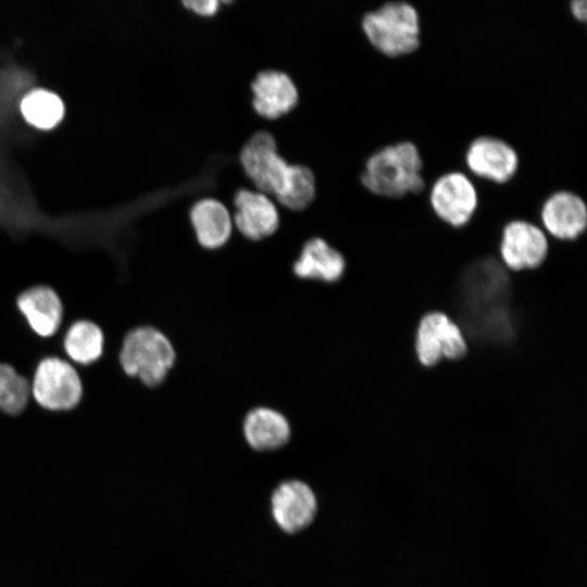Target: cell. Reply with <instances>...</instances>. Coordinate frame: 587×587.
Masks as SVG:
<instances>
[{
  "mask_svg": "<svg viewBox=\"0 0 587 587\" xmlns=\"http://www.w3.org/2000/svg\"><path fill=\"white\" fill-rule=\"evenodd\" d=\"M250 92L254 113L267 122L287 115L299 101L294 79L286 72L275 68L259 71L250 83Z\"/></svg>",
  "mask_w": 587,
  "mask_h": 587,
  "instance_id": "8fae6325",
  "label": "cell"
},
{
  "mask_svg": "<svg viewBox=\"0 0 587 587\" xmlns=\"http://www.w3.org/2000/svg\"><path fill=\"white\" fill-rule=\"evenodd\" d=\"M460 326L442 312L425 314L417 327L415 351L419 361L433 366L442 358L459 359L466 353Z\"/></svg>",
  "mask_w": 587,
  "mask_h": 587,
  "instance_id": "9c48e42d",
  "label": "cell"
},
{
  "mask_svg": "<svg viewBox=\"0 0 587 587\" xmlns=\"http://www.w3.org/2000/svg\"><path fill=\"white\" fill-rule=\"evenodd\" d=\"M174 361L172 344L153 327H138L128 332L120 351L123 371L138 377L148 387L163 383Z\"/></svg>",
  "mask_w": 587,
  "mask_h": 587,
  "instance_id": "5b68a950",
  "label": "cell"
},
{
  "mask_svg": "<svg viewBox=\"0 0 587 587\" xmlns=\"http://www.w3.org/2000/svg\"><path fill=\"white\" fill-rule=\"evenodd\" d=\"M20 108L24 118L41 129L54 127L64 115V104L61 98L43 88H36L27 92L23 97Z\"/></svg>",
  "mask_w": 587,
  "mask_h": 587,
  "instance_id": "ffe728a7",
  "label": "cell"
},
{
  "mask_svg": "<svg viewBox=\"0 0 587 587\" xmlns=\"http://www.w3.org/2000/svg\"><path fill=\"white\" fill-rule=\"evenodd\" d=\"M30 384L14 367L0 363V411L8 415L21 414L29 400Z\"/></svg>",
  "mask_w": 587,
  "mask_h": 587,
  "instance_id": "44dd1931",
  "label": "cell"
},
{
  "mask_svg": "<svg viewBox=\"0 0 587 587\" xmlns=\"http://www.w3.org/2000/svg\"><path fill=\"white\" fill-rule=\"evenodd\" d=\"M16 305L38 336L47 338L58 332L63 305L51 287L38 285L26 289L17 297Z\"/></svg>",
  "mask_w": 587,
  "mask_h": 587,
  "instance_id": "2e32d148",
  "label": "cell"
},
{
  "mask_svg": "<svg viewBox=\"0 0 587 587\" xmlns=\"http://www.w3.org/2000/svg\"><path fill=\"white\" fill-rule=\"evenodd\" d=\"M228 208L234 228L247 240H264L279 228V208L272 197L262 191L240 187L234 192Z\"/></svg>",
  "mask_w": 587,
  "mask_h": 587,
  "instance_id": "52a82bcc",
  "label": "cell"
},
{
  "mask_svg": "<svg viewBox=\"0 0 587 587\" xmlns=\"http://www.w3.org/2000/svg\"><path fill=\"white\" fill-rule=\"evenodd\" d=\"M183 7L201 18L213 17L220 10V0H180Z\"/></svg>",
  "mask_w": 587,
  "mask_h": 587,
  "instance_id": "7402d4cb",
  "label": "cell"
},
{
  "mask_svg": "<svg viewBox=\"0 0 587 587\" xmlns=\"http://www.w3.org/2000/svg\"><path fill=\"white\" fill-rule=\"evenodd\" d=\"M272 514L277 525L288 534L307 528L314 520L317 501L313 490L298 479L278 485L271 498Z\"/></svg>",
  "mask_w": 587,
  "mask_h": 587,
  "instance_id": "4fadbf2b",
  "label": "cell"
},
{
  "mask_svg": "<svg viewBox=\"0 0 587 587\" xmlns=\"http://www.w3.org/2000/svg\"><path fill=\"white\" fill-rule=\"evenodd\" d=\"M103 341V333L97 324L77 321L67 329L63 345L71 360L88 365L102 355Z\"/></svg>",
  "mask_w": 587,
  "mask_h": 587,
  "instance_id": "d6986e66",
  "label": "cell"
},
{
  "mask_svg": "<svg viewBox=\"0 0 587 587\" xmlns=\"http://www.w3.org/2000/svg\"><path fill=\"white\" fill-rule=\"evenodd\" d=\"M423 159L416 145L403 140L372 152L360 172L363 188L380 198L399 199L425 189Z\"/></svg>",
  "mask_w": 587,
  "mask_h": 587,
  "instance_id": "3957f363",
  "label": "cell"
},
{
  "mask_svg": "<svg viewBox=\"0 0 587 587\" xmlns=\"http://www.w3.org/2000/svg\"><path fill=\"white\" fill-rule=\"evenodd\" d=\"M548 248L546 233L528 221L514 220L502 229L500 254L508 268L520 271L539 266Z\"/></svg>",
  "mask_w": 587,
  "mask_h": 587,
  "instance_id": "7c38bea8",
  "label": "cell"
},
{
  "mask_svg": "<svg viewBox=\"0 0 587 587\" xmlns=\"http://www.w3.org/2000/svg\"><path fill=\"white\" fill-rule=\"evenodd\" d=\"M429 203L442 222L453 227H462L474 216L478 205V192L465 173L451 171L433 183Z\"/></svg>",
  "mask_w": 587,
  "mask_h": 587,
  "instance_id": "ba28073f",
  "label": "cell"
},
{
  "mask_svg": "<svg viewBox=\"0 0 587 587\" xmlns=\"http://www.w3.org/2000/svg\"><path fill=\"white\" fill-rule=\"evenodd\" d=\"M188 220L197 242L204 249H218L232 237L234 224L230 209L217 198L196 199L188 209Z\"/></svg>",
  "mask_w": 587,
  "mask_h": 587,
  "instance_id": "9a60e30c",
  "label": "cell"
},
{
  "mask_svg": "<svg viewBox=\"0 0 587 587\" xmlns=\"http://www.w3.org/2000/svg\"><path fill=\"white\" fill-rule=\"evenodd\" d=\"M465 165L483 179L505 184L517 173L520 157L508 141L490 135L475 137L467 146Z\"/></svg>",
  "mask_w": 587,
  "mask_h": 587,
  "instance_id": "30bf717a",
  "label": "cell"
},
{
  "mask_svg": "<svg viewBox=\"0 0 587 587\" xmlns=\"http://www.w3.org/2000/svg\"><path fill=\"white\" fill-rule=\"evenodd\" d=\"M30 394L43 409L68 411L80 402L83 384L70 363L57 357H48L36 367Z\"/></svg>",
  "mask_w": 587,
  "mask_h": 587,
  "instance_id": "8992f818",
  "label": "cell"
},
{
  "mask_svg": "<svg viewBox=\"0 0 587 587\" xmlns=\"http://www.w3.org/2000/svg\"><path fill=\"white\" fill-rule=\"evenodd\" d=\"M345 265V259L337 249L325 239L313 237L302 246L294 272L301 278L333 283L341 277Z\"/></svg>",
  "mask_w": 587,
  "mask_h": 587,
  "instance_id": "e0dca14e",
  "label": "cell"
},
{
  "mask_svg": "<svg viewBox=\"0 0 587 587\" xmlns=\"http://www.w3.org/2000/svg\"><path fill=\"white\" fill-rule=\"evenodd\" d=\"M571 15L578 22L587 20V2L586 0H574L570 2Z\"/></svg>",
  "mask_w": 587,
  "mask_h": 587,
  "instance_id": "603a6c76",
  "label": "cell"
},
{
  "mask_svg": "<svg viewBox=\"0 0 587 587\" xmlns=\"http://www.w3.org/2000/svg\"><path fill=\"white\" fill-rule=\"evenodd\" d=\"M458 312L464 329L477 340L505 344L514 335L510 277L492 258L474 262L458 287Z\"/></svg>",
  "mask_w": 587,
  "mask_h": 587,
  "instance_id": "6da1fadb",
  "label": "cell"
},
{
  "mask_svg": "<svg viewBox=\"0 0 587 587\" xmlns=\"http://www.w3.org/2000/svg\"><path fill=\"white\" fill-rule=\"evenodd\" d=\"M243 435L251 448L272 451L282 448L290 438V426L286 417L270 408L250 411L243 422Z\"/></svg>",
  "mask_w": 587,
  "mask_h": 587,
  "instance_id": "ac0fdd59",
  "label": "cell"
},
{
  "mask_svg": "<svg viewBox=\"0 0 587 587\" xmlns=\"http://www.w3.org/2000/svg\"><path fill=\"white\" fill-rule=\"evenodd\" d=\"M366 41L387 58H399L421 46V20L417 10L405 1L385 2L361 17Z\"/></svg>",
  "mask_w": 587,
  "mask_h": 587,
  "instance_id": "277c9868",
  "label": "cell"
},
{
  "mask_svg": "<svg viewBox=\"0 0 587 587\" xmlns=\"http://www.w3.org/2000/svg\"><path fill=\"white\" fill-rule=\"evenodd\" d=\"M540 220L548 234L560 240H574L587 227V205L570 190L549 195L540 209Z\"/></svg>",
  "mask_w": 587,
  "mask_h": 587,
  "instance_id": "5bb4252c",
  "label": "cell"
},
{
  "mask_svg": "<svg viewBox=\"0 0 587 587\" xmlns=\"http://www.w3.org/2000/svg\"><path fill=\"white\" fill-rule=\"evenodd\" d=\"M238 163L251 187L272 197L279 208L300 212L312 204L316 195L312 170L288 163L267 129L261 127L247 138Z\"/></svg>",
  "mask_w": 587,
  "mask_h": 587,
  "instance_id": "7a4b0ae2",
  "label": "cell"
}]
</instances>
